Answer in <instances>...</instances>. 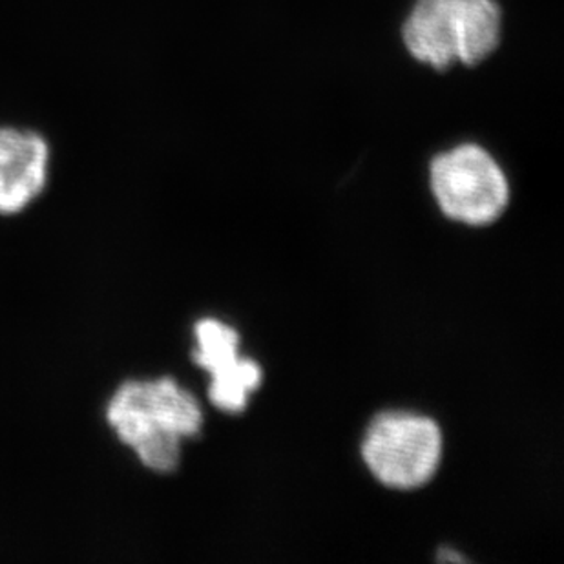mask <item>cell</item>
I'll return each mask as SVG.
<instances>
[{
  "mask_svg": "<svg viewBox=\"0 0 564 564\" xmlns=\"http://www.w3.org/2000/svg\"><path fill=\"white\" fill-rule=\"evenodd\" d=\"M362 457L382 485L415 490L437 474L442 433L427 416L388 411L375 416L366 432Z\"/></svg>",
  "mask_w": 564,
  "mask_h": 564,
  "instance_id": "obj_4",
  "label": "cell"
},
{
  "mask_svg": "<svg viewBox=\"0 0 564 564\" xmlns=\"http://www.w3.org/2000/svg\"><path fill=\"white\" fill-rule=\"evenodd\" d=\"M430 185L444 216L474 227L494 224L510 203L502 166L479 143L455 144L435 155Z\"/></svg>",
  "mask_w": 564,
  "mask_h": 564,
  "instance_id": "obj_3",
  "label": "cell"
},
{
  "mask_svg": "<svg viewBox=\"0 0 564 564\" xmlns=\"http://www.w3.org/2000/svg\"><path fill=\"white\" fill-rule=\"evenodd\" d=\"M52 171V144L35 128L0 127V214L15 216L43 196Z\"/></svg>",
  "mask_w": 564,
  "mask_h": 564,
  "instance_id": "obj_6",
  "label": "cell"
},
{
  "mask_svg": "<svg viewBox=\"0 0 564 564\" xmlns=\"http://www.w3.org/2000/svg\"><path fill=\"white\" fill-rule=\"evenodd\" d=\"M194 335L197 347L192 358L213 377L210 402L227 413L246 410L247 397L260 388L263 375L254 360L238 357V333L218 319L205 318L197 322Z\"/></svg>",
  "mask_w": 564,
  "mask_h": 564,
  "instance_id": "obj_5",
  "label": "cell"
},
{
  "mask_svg": "<svg viewBox=\"0 0 564 564\" xmlns=\"http://www.w3.org/2000/svg\"><path fill=\"white\" fill-rule=\"evenodd\" d=\"M505 33L499 0H411L400 43L413 63L446 75L488 63L501 50Z\"/></svg>",
  "mask_w": 564,
  "mask_h": 564,
  "instance_id": "obj_1",
  "label": "cell"
},
{
  "mask_svg": "<svg viewBox=\"0 0 564 564\" xmlns=\"http://www.w3.org/2000/svg\"><path fill=\"white\" fill-rule=\"evenodd\" d=\"M105 416L119 442L158 474L176 471L183 438L197 437L203 424L196 397L171 377L121 383Z\"/></svg>",
  "mask_w": 564,
  "mask_h": 564,
  "instance_id": "obj_2",
  "label": "cell"
},
{
  "mask_svg": "<svg viewBox=\"0 0 564 564\" xmlns=\"http://www.w3.org/2000/svg\"><path fill=\"white\" fill-rule=\"evenodd\" d=\"M438 561H457V563H460V561L466 560H464L463 555H458L455 554V552H452V550H449V552H446V550H442V554L438 555Z\"/></svg>",
  "mask_w": 564,
  "mask_h": 564,
  "instance_id": "obj_7",
  "label": "cell"
}]
</instances>
